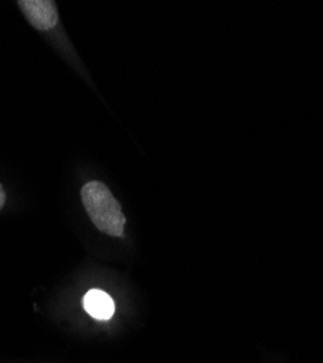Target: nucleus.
Returning a JSON list of instances; mask_svg holds the SVG:
<instances>
[{
	"label": "nucleus",
	"instance_id": "7ed1b4c3",
	"mask_svg": "<svg viewBox=\"0 0 323 363\" xmlns=\"http://www.w3.org/2000/svg\"><path fill=\"white\" fill-rule=\"evenodd\" d=\"M83 307L87 314L99 321L109 320L115 313V302L101 289H91L87 292L83 298Z\"/></svg>",
	"mask_w": 323,
	"mask_h": 363
},
{
	"label": "nucleus",
	"instance_id": "20e7f679",
	"mask_svg": "<svg viewBox=\"0 0 323 363\" xmlns=\"http://www.w3.org/2000/svg\"><path fill=\"white\" fill-rule=\"evenodd\" d=\"M5 203H6V191H5L4 185L0 184V211H2Z\"/></svg>",
	"mask_w": 323,
	"mask_h": 363
},
{
	"label": "nucleus",
	"instance_id": "f03ea898",
	"mask_svg": "<svg viewBox=\"0 0 323 363\" xmlns=\"http://www.w3.org/2000/svg\"><path fill=\"white\" fill-rule=\"evenodd\" d=\"M19 9L38 31H50L58 23V12L53 0H19Z\"/></svg>",
	"mask_w": 323,
	"mask_h": 363
},
{
	"label": "nucleus",
	"instance_id": "f257e3e1",
	"mask_svg": "<svg viewBox=\"0 0 323 363\" xmlns=\"http://www.w3.org/2000/svg\"><path fill=\"white\" fill-rule=\"evenodd\" d=\"M80 198L87 217L101 233L111 237L124 235L127 220L123 208L105 184L99 180L87 182L80 189Z\"/></svg>",
	"mask_w": 323,
	"mask_h": 363
}]
</instances>
